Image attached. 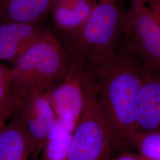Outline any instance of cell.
Returning <instances> with one entry per match:
<instances>
[{
  "label": "cell",
  "mask_w": 160,
  "mask_h": 160,
  "mask_svg": "<svg viewBox=\"0 0 160 160\" xmlns=\"http://www.w3.org/2000/svg\"><path fill=\"white\" fill-rule=\"evenodd\" d=\"M104 1H112V2H114L118 3V1H123V0H104ZM131 1H133V0H131Z\"/></svg>",
  "instance_id": "cell-21"
},
{
  "label": "cell",
  "mask_w": 160,
  "mask_h": 160,
  "mask_svg": "<svg viewBox=\"0 0 160 160\" xmlns=\"http://www.w3.org/2000/svg\"><path fill=\"white\" fill-rule=\"evenodd\" d=\"M125 18L118 3L97 2L89 17L78 29L63 32L69 59L68 71L82 70L86 63L106 57L117 51Z\"/></svg>",
  "instance_id": "cell-2"
},
{
  "label": "cell",
  "mask_w": 160,
  "mask_h": 160,
  "mask_svg": "<svg viewBox=\"0 0 160 160\" xmlns=\"http://www.w3.org/2000/svg\"><path fill=\"white\" fill-rule=\"evenodd\" d=\"M72 133L58 123L38 160H69Z\"/></svg>",
  "instance_id": "cell-13"
},
{
  "label": "cell",
  "mask_w": 160,
  "mask_h": 160,
  "mask_svg": "<svg viewBox=\"0 0 160 160\" xmlns=\"http://www.w3.org/2000/svg\"><path fill=\"white\" fill-rule=\"evenodd\" d=\"M82 71L92 82L113 148L129 143L137 129L143 71L118 49L86 63Z\"/></svg>",
  "instance_id": "cell-1"
},
{
  "label": "cell",
  "mask_w": 160,
  "mask_h": 160,
  "mask_svg": "<svg viewBox=\"0 0 160 160\" xmlns=\"http://www.w3.org/2000/svg\"><path fill=\"white\" fill-rule=\"evenodd\" d=\"M129 143L137 148L142 160H160V132H135Z\"/></svg>",
  "instance_id": "cell-14"
},
{
  "label": "cell",
  "mask_w": 160,
  "mask_h": 160,
  "mask_svg": "<svg viewBox=\"0 0 160 160\" xmlns=\"http://www.w3.org/2000/svg\"><path fill=\"white\" fill-rule=\"evenodd\" d=\"M12 119L17 121L25 132L32 159L39 160L58 124L55 112L45 94L34 93L21 98Z\"/></svg>",
  "instance_id": "cell-6"
},
{
  "label": "cell",
  "mask_w": 160,
  "mask_h": 160,
  "mask_svg": "<svg viewBox=\"0 0 160 160\" xmlns=\"http://www.w3.org/2000/svg\"><path fill=\"white\" fill-rule=\"evenodd\" d=\"M46 30L42 23H0V61L12 62L33 45Z\"/></svg>",
  "instance_id": "cell-8"
},
{
  "label": "cell",
  "mask_w": 160,
  "mask_h": 160,
  "mask_svg": "<svg viewBox=\"0 0 160 160\" xmlns=\"http://www.w3.org/2000/svg\"><path fill=\"white\" fill-rule=\"evenodd\" d=\"M136 132H160V75L143 71Z\"/></svg>",
  "instance_id": "cell-9"
},
{
  "label": "cell",
  "mask_w": 160,
  "mask_h": 160,
  "mask_svg": "<svg viewBox=\"0 0 160 160\" xmlns=\"http://www.w3.org/2000/svg\"><path fill=\"white\" fill-rule=\"evenodd\" d=\"M0 160H33L26 135L13 119L0 133Z\"/></svg>",
  "instance_id": "cell-12"
},
{
  "label": "cell",
  "mask_w": 160,
  "mask_h": 160,
  "mask_svg": "<svg viewBox=\"0 0 160 160\" xmlns=\"http://www.w3.org/2000/svg\"><path fill=\"white\" fill-rule=\"evenodd\" d=\"M92 1H95V2H97V1H98V2H100V1H104V0H92Z\"/></svg>",
  "instance_id": "cell-22"
},
{
  "label": "cell",
  "mask_w": 160,
  "mask_h": 160,
  "mask_svg": "<svg viewBox=\"0 0 160 160\" xmlns=\"http://www.w3.org/2000/svg\"><path fill=\"white\" fill-rule=\"evenodd\" d=\"M97 3L92 0H53L50 12L59 29L70 32L86 22Z\"/></svg>",
  "instance_id": "cell-11"
},
{
  "label": "cell",
  "mask_w": 160,
  "mask_h": 160,
  "mask_svg": "<svg viewBox=\"0 0 160 160\" xmlns=\"http://www.w3.org/2000/svg\"><path fill=\"white\" fill-rule=\"evenodd\" d=\"M57 117L58 123L74 132L85 106L82 70L68 71L65 77L45 92Z\"/></svg>",
  "instance_id": "cell-7"
},
{
  "label": "cell",
  "mask_w": 160,
  "mask_h": 160,
  "mask_svg": "<svg viewBox=\"0 0 160 160\" xmlns=\"http://www.w3.org/2000/svg\"><path fill=\"white\" fill-rule=\"evenodd\" d=\"M114 160H142L137 158L136 157L129 154H124L118 157Z\"/></svg>",
  "instance_id": "cell-18"
},
{
  "label": "cell",
  "mask_w": 160,
  "mask_h": 160,
  "mask_svg": "<svg viewBox=\"0 0 160 160\" xmlns=\"http://www.w3.org/2000/svg\"><path fill=\"white\" fill-rule=\"evenodd\" d=\"M148 4H160V0H145Z\"/></svg>",
  "instance_id": "cell-20"
},
{
  "label": "cell",
  "mask_w": 160,
  "mask_h": 160,
  "mask_svg": "<svg viewBox=\"0 0 160 160\" xmlns=\"http://www.w3.org/2000/svg\"><path fill=\"white\" fill-rule=\"evenodd\" d=\"M12 68H10L4 64H0V78L10 72Z\"/></svg>",
  "instance_id": "cell-17"
},
{
  "label": "cell",
  "mask_w": 160,
  "mask_h": 160,
  "mask_svg": "<svg viewBox=\"0 0 160 160\" xmlns=\"http://www.w3.org/2000/svg\"><path fill=\"white\" fill-rule=\"evenodd\" d=\"M6 120H7L5 119L0 118V133L4 128V126H6Z\"/></svg>",
  "instance_id": "cell-19"
},
{
  "label": "cell",
  "mask_w": 160,
  "mask_h": 160,
  "mask_svg": "<svg viewBox=\"0 0 160 160\" xmlns=\"http://www.w3.org/2000/svg\"><path fill=\"white\" fill-rule=\"evenodd\" d=\"M0 118H3V119H6V118H3L1 114H0ZM6 120H7V119H6Z\"/></svg>",
  "instance_id": "cell-23"
},
{
  "label": "cell",
  "mask_w": 160,
  "mask_h": 160,
  "mask_svg": "<svg viewBox=\"0 0 160 160\" xmlns=\"http://www.w3.org/2000/svg\"><path fill=\"white\" fill-rule=\"evenodd\" d=\"M118 49L141 71L160 75V24L145 0L125 11Z\"/></svg>",
  "instance_id": "cell-4"
},
{
  "label": "cell",
  "mask_w": 160,
  "mask_h": 160,
  "mask_svg": "<svg viewBox=\"0 0 160 160\" xmlns=\"http://www.w3.org/2000/svg\"><path fill=\"white\" fill-rule=\"evenodd\" d=\"M147 4L155 18L160 24V4H148V2Z\"/></svg>",
  "instance_id": "cell-16"
},
{
  "label": "cell",
  "mask_w": 160,
  "mask_h": 160,
  "mask_svg": "<svg viewBox=\"0 0 160 160\" xmlns=\"http://www.w3.org/2000/svg\"><path fill=\"white\" fill-rule=\"evenodd\" d=\"M18 102L12 69L0 78V114L8 119L14 113Z\"/></svg>",
  "instance_id": "cell-15"
},
{
  "label": "cell",
  "mask_w": 160,
  "mask_h": 160,
  "mask_svg": "<svg viewBox=\"0 0 160 160\" xmlns=\"http://www.w3.org/2000/svg\"><path fill=\"white\" fill-rule=\"evenodd\" d=\"M12 80L18 102L34 93H45L67 74V53L57 38L46 30L12 62Z\"/></svg>",
  "instance_id": "cell-3"
},
{
  "label": "cell",
  "mask_w": 160,
  "mask_h": 160,
  "mask_svg": "<svg viewBox=\"0 0 160 160\" xmlns=\"http://www.w3.org/2000/svg\"><path fill=\"white\" fill-rule=\"evenodd\" d=\"M85 106L72 132L69 160H109L113 146L92 82L82 72Z\"/></svg>",
  "instance_id": "cell-5"
},
{
  "label": "cell",
  "mask_w": 160,
  "mask_h": 160,
  "mask_svg": "<svg viewBox=\"0 0 160 160\" xmlns=\"http://www.w3.org/2000/svg\"><path fill=\"white\" fill-rule=\"evenodd\" d=\"M53 0H0V23H42Z\"/></svg>",
  "instance_id": "cell-10"
}]
</instances>
